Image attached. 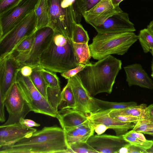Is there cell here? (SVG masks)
Segmentation results:
<instances>
[{"label": "cell", "mask_w": 153, "mask_h": 153, "mask_svg": "<svg viewBox=\"0 0 153 153\" xmlns=\"http://www.w3.org/2000/svg\"><path fill=\"white\" fill-rule=\"evenodd\" d=\"M68 148L64 129L45 127L10 144L0 146V153H65Z\"/></svg>", "instance_id": "6da1fadb"}, {"label": "cell", "mask_w": 153, "mask_h": 153, "mask_svg": "<svg viewBox=\"0 0 153 153\" xmlns=\"http://www.w3.org/2000/svg\"><path fill=\"white\" fill-rule=\"evenodd\" d=\"M122 64L121 60L110 55L86 65L76 75L91 96L102 93L110 94Z\"/></svg>", "instance_id": "7a4b0ae2"}, {"label": "cell", "mask_w": 153, "mask_h": 153, "mask_svg": "<svg viewBox=\"0 0 153 153\" xmlns=\"http://www.w3.org/2000/svg\"><path fill=\"white\" fill-rule=\"evenodd\" d=\"M39 66L55 73H62L75 68L76 59L72 40L56 31L41 54Z\"/></svg>", "instance_id": "3957f363"}, {"label": "cell", "mask_w": 153, "mask_h": 153, "mask_svg": "<svg viewBox=\"0 0 153 153\" xmlns=\"http://www.w3.org/2000/svg\"><path fill=\"white\" fill-rule=\"evenodd\" d=\"M137 39L133 32L98 33L89 45L91 56L99 60L112 54L123 55Z\"/></svg>", "instance_id": "277c9868"}, {"label": "cell", "mask_w": 153, "mask_h": 153, "mask_svg": "<svg viewBox=\"0 0 153 153\" xmlns=\"http://www.w3.org/2000/svg\"><path fill=\"white\" fill-rule=\"evenodd\" d=\"M50 22L49 27L72 40L75 23L72 5L73 0H47Z\"/></svg>", "instance_id": "5b68a950"}, {"label": "cell", "mask_w": 153, "mask_h": 153, "mask_svg": "<svg viewBox=\"0 0 153 153\" xmlns=\"http://www.w3.org/2000/svg\"><path fill=\"white\" fill-rule=\"evenodd\" d=\"M36 18L34 11L0 40V60L12 53L16 47L22 40L36 30Z\"/></svg>", "instance_id": "8992f818"}, {"label": "cell", "mask_w": 153, "mask_h": 153, "mask_svg": "<svg viewBox=\"0 0 153 153\" xmlns=\"http://www.w3.org/2000/svg\"><path fill=\"white\" fill-rule=\"evenodd\" d=\"M4 103L9 116L6 122L0 126L18 123L21 119H25L30 112L32 111L30 104L16 81L8 92Z\"/></svg>", "instance_id": "52a82bcc"}, {"label": "cell", "mask_w": 153, "mask_h": 153, "mask_svg": "<svg viewBox=\"0 0 153 153\" xmlns=\"http://www.w3.org/2000/svg\"><path fill=\"white\" fill-rule=\"evenodd\" d=\"M54 33L53 30L49 26L38 29L35 32L34 41L29 51L19 53L13 52L16 53L14 55L13 53L22 67L28 65L33 68L40 67V56L50 42Z\"/></svg>", "instance_id": "ba28073f"}, {"label": "cell", "mask_w": 153, "mask_h": 153, "mask_svg": "<svg viewBox=\"0 0 153 153\" xmlns=\"http://www.w3.org/2000/svg\"><path fill=\"white\" fill-rule=\"evenodd\" d=\"M16 82L19 85L32 109L36 113L57 118L58 112L52 108L48 100L35 87L30 76H25L19 71Z\"/></svg>", "instance_id": "9c48e42d"}, {"label": "cell", "mask_w": 153, "mask_h": 153, "mask_svg": "<svg viewBox=\"0 0 153 153\" xmlns=\"http://www.w3.org/2000/svg\"><path fill=\"white\" fill-rule=\"evenodd\" d=\"M39 0H21L16 6L0 15V40L35 10Z\"/></svg>", "instance_id": "30bf717a"}, {"label": "cell", "mask_w": 153, "mask_h": 153, "mask_svg": "<svg viewBox=\"0 0 153 153\" xmlns=\"http://www.w3.org/2000/svg\"><path fill=\"white\" fill-rule=\"evenodd\" d=\"M21 67L13 53L0 60V102L4 103Z\"/></svg>", "instance_id": "8fae6325"}, {"label": "cell", "mask_w": 153, "mask_h": 153, "mask_svg": "<svg viewBox=\"0 0 153 153\" xmlns=\"http://www.w3.org/2000/svg\"><path fill=\"white\" fill-rule=\"evenodd\" d=\"M71 86L76 104V110L85 115L96 113L100 109L84 87L76 75L68 79Z\"/></svg>", "instance_id": "7c38bea8"}, {"label": "cell", "mask_w": 153, "mask_h": 153, "mask_svg": "<svg viewBox=\"0 0 153 153\" xmlns=\"http://www.w3.org/2000/svg\"><path fill=\"white\" fill-rule=\"evenodd\" d=\"M123 11L115 7L111 0H102L83 15L86 22L94 28L102 24L111 16Z\"/></svg>", "instance_id": "4fadbf2b"}, {"label": "cell", "mask_w": 153, "mask_h": 153, "mask_svg": "<svg viewBox=\"0 0 153 153\" xmlns=\"http://www.w3.org/2000/svg\"><path fill=\"white\" fill-rule=\"evenodd\" d=\"M86 142L98 153H116L123 146L129 143L123 136L93 135Z\"/></svg>", "instance_id": "5bb4252c"}, {"label": "cell", "mask_w": 153, "mask_h": 153, "mask_svg": "<svg viewBox=\"0 0 153 153\" xmlns=\"http://www.w3.org/2000/svg\"><path fill=\"white\" fill-rule=\"evenodd\" d=\"M98 33H106L134 32V25L129 20L128 14L123 11L116 13L102 24L94 28Z\"/></svg>", "instance_id": "9a60e30c"}, {"label": "cell", "mask_w": 153, "mask_h": 153, "mask_svg": "<svg viewBox=\"0 0 153 153\" xmlns=\"http://www.w3.org/2000/svg\"><path fill=\"white\" fill-rule=\"evenodd\" d=\"M111 110L100 111L91 114L88 116V119L92 123H101L113 129L118 136H122L133 128L134 123L123 122L110 117L109 113Z\"/></svg>", "instance_id": "2e32d148"}, {"label": "cell", "mask_w": 153, "mask_h": 153, "mask_svg": "<svg viewBox=\"0 0 153 153\" xmlns=\"http://www.w3.org/2000/svg\"><path fill=\"white\" fill-rule=\"evenodd\" d=\"M36 131V129L25 126L20 123L6 126H0V147L10 144Z\"/></svg>", "instance_id": "e0dca14e"}, {"label": "cell", "mask_w": 153, "mask_h": 153, "mask_svg": "<svg viewBox=\"0 0 153 153\" xmlns=\"http://www.w3.org/2000/svg\"><path fill=\"white\" fill-rule=\"evenodd\" d=\"M126 81L130 86L133 85L149 89L153 88V82L142 66L136 63L125 67Z\"/></svg>", "instance_id": "ac0fdd59"}, {"label": "cell", "mask_w": 153, "mask_h": 153, "mask_svg": "<svg viewBox=\"0 0 153 153\" xmlns=\"http://www.w3.org/2000/svg\"><path fill=\"white\" fill-rule=\"evenodd\" d=\"M58 119L60 125L64 130L79 126L88 120V116L75 109L67 108L58 111Z\"/></svg>", "instance_id": "d6986e66"}, {"label": "cell", "mask_w": 153, "mask_h": 153, "mask_svg": "<svg viewBox=\"0 0 153 153\" xmlns=\"http://www.w3.org/2000/svg\"><path fill=\"white\" fill-rule=\"evenodd\" d=\"M64 130L68 146L79 142H86L94 132V127L89 119L79 126Z\"/></svg>", "instance_id": "ffe728a7"}, {"label": "cell", "mask_w": 153, "mask_h": 153, "mask_svg": "<svg viewBox=\"0 0 153 153\" xmlns=\"http://www.w3.org/2000/svg\"><path fill=\"white\" fill-rule=\"evenodd\" d=\"M109 115L112 117L120 115H129L137 117L140 120H147L153 122V116L150 112L149 107L144 103L135 107L111 110Z\"/></svg>", "instance_id": "44dd1931"}, {"label": "cell", "mask_w": 153, "mask_h": 153, "mask_svg": "<svg viewBox=\"0 0 153 153\" xmlns=\"http://www.w3.org/2000/svg\"><path fill=\"white\" fill-rule=\"evenodd\" d=\"M34 11L36 18V30L49 26L50 18L47 0H39Z\"/></svg>", "instance_id": "7402d4cb"}, {"label": "cell", "mask_w": 153, "mask_h": 153, "mask_svg": "<svg viewBox=\"0 0 153 153\" xmlns=\"http://www.w3.org/2000/svg\"><path fill=\"white\" fill-rule=\"evenodd\" d=\"M74 53L78 64L86 65L90 63L91 55L88 43L73 42Z\"/></svg>", "instance_id": "603a6c76"}, {"label": "cell", "mask_w": 153, "mask_h": 153, "mask_svg": "<svg viewBox=\"0 0 153 153\" xmlns=\"http://www.w3.org/2000/svg\"><path fill=\"white\" fill-rule=\"evenodd\" d=\"M92 97L100 109V111L122 109L135 107L138 105L136 102H114L105 101L93 97Z\"/></svg>", "instance_id": "cb8c5ba5"}, {"label": "cell", "mask_w": 153, "mask_h": 153, "mask_svg": "<svg viewBox=\"0 0 153 153\" xmlns=\"http://www.w3.org/2000/svg\"><path fill=\"white\" fill-rule=\"evenodd\" d=\"M40 67L33 68L30 78L35 87L47 100V91L48 86L40 70Z\"/></svg>", "instance_id": "d4e9b609"}, {"label": "cell", "mask_w": 153, "mask_h": 153, "mask_svg": "<svg viewBox=\"0 0 153 153\" xmlns=\"http://www.w3.org/2000/svg\"><path fill=\"white\" fill-rule=\"evenodd\" d=\"M138 39L145 53L153 51V33L147 28L140 30Z\"/></svg>", "instance_id": "484cf974"}, {"label": "cell", "mask_w": 153, "mask_h": 153, "mask_svg": "<svg viewBox=\"0 0 153 153\" xmlns=\"http://www.w3.org/2000/svg\"><path fill=\"white\" fill-rule=\"evenodd\" d=\"M63 102L65 103V105L61 109L67 108L76 109V104L74 97L71 85L68 81L62 91L61 102L60 105Z\"/></svg>", "instance_id": "4316f807"}, {"label": "cell", "mask_w": 153, "mask_h": 153, "mask_svg": "<svg viewBox=\"0 0 153 153\" xmlns=\"http://www.w3.org/2000/svg\"><path fill=\"white\" fill-rule=\"evenodd\" d=\"M61 88L48 87L47 89V100L52 108L58 112L61 102Z\"/></svg>", "instance_id": "83f0119b"}, {"label": "cell", "mask_w": 153, "mask_h": 153, "mask_svg": "<svg viewBox=\"0 0 153 153\" xmlns=\"http://www.w3.org/2000/svg\"><path fill=\"white\" fill-rule=\"evenodd\" d=\"M72 40L77 43H88L89 38L87 31L80 23L75 25L73 30Z\"/></svg>", "instance_id": "f1b7e54d"}, {"label": "cell", "mask_w": 153, "mask_h": 153, "mask_svg": "<svg viewBox=\"0 0 153 153\" xmlns=\"http://www.w3.org/2000/svg\"><path fill=\"white\" fill-rule=\"evenodd\" d=\"M65 153H98L86 142H81L71 144Z\"/></svg>", "instance_id": "f546056e"}, {"label": "cell", "mask_w": 153, "mask_h": 153, "mask_svg": "<svg viewBox=\"0 0 153 153\" xmlns=\"http://www.w3.org/2000/svg\"><path fill=\"white\" fill-rule=\"evenodd\" d=\"M40 70L48 87L60 88L59 79L55 73L41 67Z\"/></svg>", "instance_id": "4dcf8cb0"}, {"label": "cell", "mask_w": 153, "mask_h": 153, "mask_svg": "<svg viewBox=\"0 0 153 153\" xmlns=\"http://www.w3.org/2000/svg\"><path fill=\"white\" fill-rule=\"evenodd\" d=\"M122 136L125 140L131 145L140 147L146 151L153 145V140H147L143 141L125 134Z\"/></svg>", "instance_id": "1f68e13d"}, {"label": "cell", "mask_w": 153, "mask_h": 153, "mask_svg": "<svg viewBox=\"0 0 153 153\" xmlns=\"http://www.w3.org/2000/svg\"><path fill=\"white\" fill-rule=\"evenodd\" d=\"M35 38V32L20 42L15 48L13 53H22L29 51L33 45Z\"/></svg>", "instance_id": "d6a6232c"}, {"label": "cell", "mask_w": 153, "mask_h": 153, "mask_svg": "<svg viewBox=\"0 0 153 153\" xmlns=\"http://www.w3.org/2000/svg\"><path fill=\"white\" fill-rule=\"evenodd\" d=\"M132 130L142 133L153 130V122L147 120H139Z\"/></svg>", "instance_id": "836d02e7"}, {"label": "cell", "mask_w": 153, "mask_h": 153, "mask_svg": "<svg viewBox=\"0 0 153 153\" xmlns=\"http://www.w3.org/2000/svg\"><path fill=\"white\" fill-rule=\"evenodd\" d=\"M102 0H77L79 10L82 16Z\"/></svg>", "instance_id": "e575fe53"}, {"label": "cell", "mask_w": 153, "mask_h": 153, "mask_svg": "<svg viewBox=\"0 0 153 153\" xmlns=\"http://www.w3.org/2000/svg\"><path fill=\"white\" fill-rule=\"evenodd\" d=\"M21 0H0V15L17 5Z\"/></svg>", "instance_id": "d590c367"}, {"label": "cell", "mask_w": 153, "mask_h": 153, "mask_svg": "<svg viewBox=\"0 0 153 153\" xmlns=\"http://www.w3.org/2000/svg\"><path fill=\"white\" fill-rule=\"evenodd\" d=\"M85 65L78 64L75 68L61 73V75L65 79H68L81 71L85 68Z\"/></svg>", "instance_id": "8d00e7d4"}, {"label": "cell", "mask_w": 153, "mask_h": 153, "mask_svg": "<svg viewBox=\"0 0 153 153\" xmlns=\"http://www.w3.org/2000/svg\"><path fill=\"white\" fill-rule=\"evenodd\" d=\"M121 121L128 123H136L140 120L138 118L129 115H120L113 117Z\"/></svg>", "instance_id": "74e56055"}, {"label": "cell", "mask_w": 153, "mask_h": 153, "mask_svg": "<svg viewBox=\"0 0 153 153\" xmlns=\"http://www.w3.org/2000/svg\"><path fill=\"white\" fill-rule=\"evenodd\" d=\"M94 129V131L98 135H100L103 133L108 128L105 125L101 123H92Z\"/></svg>", "instance_id": "f35d334b"}, {"label": "cell", "mask_w": 153, "mask_h": 153, "mask_svg": "<svg viewBox=\"0 0 153 153\" xmlns=\"http://www.w3.org/2000/svg\"><path fill=\"white\" fill-rule=\"evenodd\" d=\"M124 134L136 138L143 141H146L147 140L143 133L135 131L132 129L128 131Z\"/></svg>", "instance_id": "ab89813d"}, {"label": "cell", "mask_w": 153, "mask_h": 153, "mask_svg": "<svg viewBox=\"0 0 153 153\" xmlns=\"http://www.w3.org/2000/svg\"><path fill=\"white\" fill-rule=\"evenodd\" d=\"M128 153H146V151L143 149L131 145L129 143L127 144Z\"/></svg>", "instance_id": "60d3db41"}, {"label": "cell", "mask_w": 153, "mask_h": 153, "mask_svg": "<svg viewBox=\"0 0 153 153\" xmlns=\"http://www.w3.org/2000/svg\"><path fill=\"white\" fill-rule=\"evenodd\" d=\"M19 123L24 126L28 127H38L40 126V124L36 123L33 120L28 119H21Z\"/></svg>", "instance_id": "b9f144b4"}, {"label": "cell", "mask_w": 153, "mask_h": 153, "mask_svg": "<svg viewBox=\"0 0 153 153\" xmlns=\"http://www.w3.org/2000/svg\"><path fill=\"white\" fill-rule=\"evenodd\" d=\"M22 75L25 76H30L33 71V68L28 65L22 66L20 70Z\"/></svg>", "instance_id": "7bdbcfd3"}, {"label": "cell", "mask_w": 153, "mask_h": 153, "mask_svg": "<svg viewBox=\"0 0 153 153\" xmlns=\"http://www.w3.org/2000/svg\"><path fill=\"white\" fill-rule=\"evenodd\" d=\"M127 144L120 148L116 153H128Z\"/></svg>", "instance_id": "ee69618b"}, {"label": "cell", "mask_w": 153, "mask_h": 153, "mask_svg": "<svg viewBox=\"0 0 153 153\" xmlns=\"http://www.w3.org/2000/svg\"><path fill=\"white\" fill-rule=\"evenodd\" d=\"M123 0H111V1L113 5L116 7L119 6V4Z\"/></svg>", "instance_id": "f6af8a7d"}, {"label": "cell", "mask_w": 153, "mask_h": 153, "mask_svg": "<svg viewBox=\"0 0 153 153\" xmlns=\"http://www.w3.org/2000/svg\"><path fill=\"white\" fill-rule=\"evenodd\" d=\"M147 28L153 33V20L148 25Z\"/></svg>", "instance_id": "bcb514c9"}, {"label": "cell", "mask_w": 153, "mask_h": 153, "mask_svg": "<svg viewBox=\"0 0 153 153\" xmlns=\"http://www.w3.org/2000/svg\"><path fill=\"white\" fill-rule=\"evenodd\" d=\"M148 107L150 112L151 114L153 116V104L150 105Z\"/></svg>", "instance_id": "7dc6e473"}, {"label": "cell", "mask_w": 153, "mask_h": 153, "mask_svg": "<svg viewBox=\"0 0 153 153\" xmlns=\"http://www.w3.org/2000/svg\"><path fill=\"white\" fill-rule=\"evenodd\" d=\"M143 134L149 135L153 137V130L151 131L145 132Z\"/></svg>", "instance_id": "c3c4849f"}, {"label": "cell", "mask_w": 153, "mask_h": 153, "mask_svg": "<svg viewBox=\"0 0 153 153\" xmlns=\"http://www.w3.org/2000/svg\"><path fill=\"white\" fill-rule=\"evenodd\" d=\"M146 153H153V145L150 148L146 151Z\"/></svg>", "instance_id": "681fc988"}, {"label": "cell", "mask_w": 153, "mask_h": 153, "mask_svg": "<svg viewBox=\"0 0 153 153\" xmlns=\"http://www.w3.org/2000/svg\"><path fill=\"white\" fill-rule=\"evenodd\" d=\"M152 73L151 74V76H152L153 78V62L152 65Z\"/></svg>", "instance_id": "f907efd6"}, {"label": "cell", "mask_w": 153, "mask_h": 153, "mask_svg": "<svg viewBox=\"0 0 153 153\" xmlns=\"http://www.w3.org/2000/svg\"><path fill=\"white\" fill-rule=\"evenodd\" d=\"M151 54H152V55L153 56V51L151 53Z\"/></svg>", "instance_id": "816d5d0a"}]
</instances>
